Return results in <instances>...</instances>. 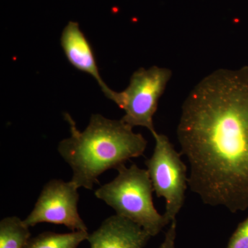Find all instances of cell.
<instances>
[{
    "label": "cell",
    "instance_id": "obj_1",
    "mask_svg": "<svg viewBox=\"0 0 248 248\" xmlns=\"http://www.w3.org/2000/svg\"><path fill=\"white\" fill-rule=\"evenodd\" d=\"M177 137L188 186L204 203L248 208V68L205 77L183 104Z\"/></svg>",
    "mask_w": 248,
    "mask_h": 248
},
{
    "label": "cell",
    "instance_id": "obj_2",
    "mask_svg": "<svg viewBox=\"0 0 248 248\" xmlns=\"http://www.w3.org/2000/svg\"><path fill=\"white\" fill-rule=\"evenodd\" d=\"M71 136L60 142L58 151L73 170L71 182L78 188L93 189L99 176L110 169H118L127 161L142 156L148 141L133 127L122 120L91 115L83 131L77 128L69 114L64 115Z\"/></svg>",
    "mask_w": 248,
    "mask_h": 248
},
{
    "label": "cell",
    "instance_id": "obj_3",
    "mask_svg": "<svg viewBox=\"0 0 248 248\" xmlns=\"http://www.w3.org/2000/svg\"><path fill=\"white\" fill-rule=\"evenodd\" d=\"M117 177L94 192L116 215L127 218L143 228L151 236L159 234L169 222L153 203L154 192L148 170L133 164L122 165L117 169Z\"/></svg>",
    "mask_w": 248,
    "mask_h": 248
},
{
    "label": "cell",
    "instance_id": "obj_4",
    "mask_svg": "<svg viewBox=\"0 0 248 248\" xmlns=\"http://www.w3.org/2000/svg\"><path fill=\"white\" fill-rule=\"evenodd\" d=\"M172 77L169 68L154 66L133 73L128 87L115 92L112 101L125 112L121 120L131 127L146 128L154 135L153 117L158 102Z\"/></svg>",
    "mask_w": 248,
    "mask_h": 248
},
{
    "label": "cell",
    "instance_id": "obj_5",
    "mask_svg": "<svg viewBox=\"0 0 248 248\" xmlns=\"http://www.w3.org/2000/svg\"><path fill=\"white\" fill-rule=\"evenodd\" d=\"M153 136L155 149L146 161L147 170L156 197L166 201L164 215L170 224L176 220L185 202L188 186L187 166L167 136L158 133Z\"/></svg>",
    "mask_w": 248,
    "mask_h": 248
},
{
    "label": "cell",
    "instance_id": "obj_6",
    "mask_svg": "<svg viewBox=\"0 0 248 248\" xmlns=\"http://www.w3.org/2000/svg\"><path fill=\"white\" fill-rule=\"evenodd\" d=\"M78 186L70 181L52 179L46 184L35 207L24 220L29 228L41 223L63 225L71 231H88L78 213Z\"/></svg>",
    "mask_w": 248,
    "mask_h": 248
},
{
    "label": "cell",
    "instance_id": "obj_7",
    "mask_svg": "<svg viewBox=\"0 0 248 248\" xmlns=\"http://www.w3.org/2000/svg\"><path fill=\"white\" fill-rule=\"evenodd\" d=\"M151 237L136 223L115 215L104 220L87 241L91 248H143Z\"/></svg>",
    "mask_w": 248,
    "mask_h": 248
},
{
    "label": "cell",
    "instance_id": "obj_8",
    "mask_svg": "<svg viewBox=\"0 0 248 248\" xmlns=\"http://www.w3.org/2000/svg\"><path fill=\"white\" fill-rule=\"evenodd\" d=\"M61 46L67 60L77 69L97 81L106 97L112 99L115 91L103 81L91 44L76 22H69L62 31Z\"/></svg>",
    "mask_w": 248,
    "mask_h": 248
},
{
    "label": "cell",
    "instance_id": "obj_9",
    "mask_svg": "<svg viewBox=\"0 0 248 248\" xmlns=\"http://www.w3.org/2000/svg\"><path fill=\"white\" fill-rule=\"evenodd\" d=\"M89 236L88 231H72L64 234L45 232L31 238L23 248H78Z\"/></svg>",
    "mask_w": 248,
    "mask_h": 248
},
{
    "label": "cell",
    "instance_id": "obj_10",
    "mask_svg": "<svg viewBox=\"0 0 248 248\" xmlns=\"http://www.w3.org/2000/svg\"><path fill=\"white\" fill-rule=\"evenodd\" d=\"M29 227L16 216L0 221V248H23L31 239Z\"/></svg>",
    "mask_w": 248,
    "mask_h": 248
},
{
    "label": "cell",
    "instance_id": "obj_11",
    "mask_svg": "<svg viewBox=\"0 0 248 248\" xmlns=\"http://www.w3.org/2000/svg\"><path fill=\"white\" fill-rule=\"evenodd\" d=\"M227 248H248V217L240 223Z\"/></svg>",
    "mask_w": 248,
    "mask_h": 248
},
{
    "label": "cell",
    "instance_id": "obj_12",
    "mask_svg": "<svg viewBox=\"0 0 248 248\" xmlns=\"http://www.w3.org/2000/svg\"><path fill=\"white\" fill-rule=\"evenodd\" d=\"M176 235H177V220H174L170 223V227L165 235L164 241L159 248H176Z\"/></svg>",
    "mask_w": 248,
    "mask_h": 248
}]
</instances>
